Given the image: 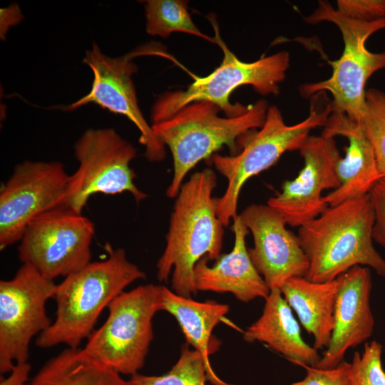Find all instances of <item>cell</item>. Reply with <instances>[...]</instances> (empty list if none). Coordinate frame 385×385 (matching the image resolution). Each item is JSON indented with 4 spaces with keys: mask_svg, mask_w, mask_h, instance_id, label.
I'll use <instances>...</instances> for the list:
<instances>
[{
    "mask_svg": "<svg viewBox=\"0 0 385 385\" xmlns=\"http://www.w3.org/2000/svg\"><path fill=\"white\" fill-rule=\"evenodd\" d=\"M160 310L176 319L186 342L199 351L207 366L212 369L209 357L218 349L217 344L220 342L212 338V332L229 312V306L212 299L195 301L163 286Z\"/></svg>",
    "mask_w": 385,
    "mask_h": 385,
    "instance_id": "44dd1931",
    "label": "cell"
},
{
    "mask_svg": "<svg viewBox=\"0 0 385 385\" xmlns=\"http://www.w3.org/2000/svg\"><path fill=\"white\" fill-rule=\"evenodd\" d=\"M269 106L267 101L260 99L240 116L220 117L217 113L221 110L213 103L195 101L170 118L151 125L173 156V175L166 190L167 196L175 198L191 169L224 145L229 148L232 155L239 153L242 138L263 126Z\"/></svg>",
    "mask_w": 385,
    "mask_h": 385,
    "instance_id": "277c9868",
    "label": "cell"
},
{
    "mask_svg": "<svg viewBox=\"0 0 385 385\" xmlns=\"http://www.w3.org/2000/svg\"><path fill=\"white\" fill-rule=\"evenodd\" d=\"M93 222L73 210L60 207L44 212L26 226L18 246L20 261L53 280L67 277L91 260Z\"/></svg>",
    "mask_w": 385,
    "mask_h": 385,
    "instance_id": "30bf717a",
    "label": "cell"
},
{
    "mask_svg": "<svg viewBox=\"0 0 385 385\" xmlns=\"http://www.w3.org/2000/svg\"><path fill=\"white\" fill-rule=\"evenodd\" d=\"M56 284L23 263L14 277L0 281V372H11L14 361L27 362L29 344L51 324L46 312Z\"/></svg>",
    "mask_w": 385,
    "mask_h": 385,
    "instance_id": "8fae6325",
    "label": "cell"
},
{
    "mask_svg": "<svg viewBox=\"0 0 385 385\" xmlns=\"http://www.w3.org/2000/svg\"><path fill=\"white\" fill-rule=\"evenodd\" d=\"M374 212L373 240L385 248V177H382L369 192Z\"/></svg>",
    "mask_w": 385,
    "mask_h": 385,
    "instance_id": "f1b7e54d",
    "label": "cell"
},
{
    "mask_svg": "<svg viewBox=\"0 0 385 385\" xmlns=\"http://www.w3.org/2000/svg\"><path fill=\"white\" fill-rule=\"evenodd\" d=\"M207 18L215 31V43L223 52L222 63L208 76L196 78L186 90L168 91L160 95L151 109L152 125L164 121L187 105L200 101L213 103L227 117L240 116L250 109L251 104H232L229 97L234 90L242 85H251L262 96L279 93V84L285 79L289 67V53L280 51L254 62L242 61L222 39L215 15L209 14Z\"/></svg>",
    "mask_w": 385,
    "mask_h": 385,
    "instance_id": "8992f818",
    "label": "cell"
},
{
    "mask_svg": "<svg viewBox=\"0 0 385 385\" xmlns=\"http://www.w3.org/2000/svg\"><path fill=\"white\" fill-rule=\"evenodd\" d=\"M154 47H141L123 56L110 57L93 42L87 50L83 62L93 74L88 93L65 107L74 111L88 103H95L107 111L125 116L138 129L139 143L145 148L144 155L151 163L162 161L166 155L165 145L154 133L138 105L132 76L138 71L133 59L145 54L159 53Z\"/></svg>",
    "mask_w": 385,
    "mask_h": 385,
    "instance_id": "7c38bea8",
    "label": "cell"
},
{
    "mask_svg": "<svg viewBox=\"0 0 385 385\" xmlns=\"http://www.w3.org/2000/svg\"><path fill=\"white\" fill-rule=\"evenodd\" d=\"M162 287L147 284L120 294L108 305L106 322L88 337L83 351L120 374L138 373L153 339V319L160 311Z\"/></svg>",
    "mask_w": 385,
    "mask_h": 385,
    "instance_id": "ba28073f",
    "label": "cell"
},
{
    "mask_svg": "<svg viewBox=\"0 0 385 385\" xmlns=\"http://www.w3.org/2000/svg\"><path fill=\"white\" fill-rule=\"evenodd\" d=\"M31 365L28 362L18 363L13 368L10 376L1 379L0 385H25L29 379Z\"/></svg>",
    "mask_w": 385,
    "mask_h": 385,
    "instance_id": "4dcf8cb0",
    "label": "cell"
},
{
    "mask_svg": "<svg viewBox=\"0 0 385 385\" xmlns=\"http://www.w3.org/2000/svg\"><path fill=\"white\" fill-rule=\"evenodd\" d=\"M374 224L368 193L329 206L299 227L297 237L309 264L304 277L314 282L331 281L357 265L385 277V259L373 244Z\"/></svg>",
    "mask_w": 385,
    "mask_h": 385,
    "instance_id": "7a4b0ae2",
    "label": "cell"
},
{
    "mask_svg": "<svg viewBox=\"0 0 385 385\" xmlns=\"http://www.w3.org/2000/svg\"><path fill=\"white\" fill-rule=\"evenodd\" d=\"M336 9L349 18L371 22L385 17V0H337Z\"/></svg>",
    "mask_w": 385,
    "mask_h": 385,
    "instance_id": "4316f807",
    "label": "cell"
},
{
    "mask_svg": "<svg viewBox=\"0 0 385 385\" xmlns=\"http://www.w3.org/2000/svg\"><path fill=\"white\" fill-rule=\"evenodd\" d=\"M74 154L78 162L70 175L64 207L82 213L95 194L115 195L129 192L137 202L148 197L134 180L130 166L136 157V148L113 128H89L77 140Z\"/></svg>",
    "mask_w": 385,
    "mask_h": 385,
    "instance_id": "9c48e42d",
    "label": "cell"
},
{
    "mask_svg": "<svg viewBox=\"0 0 385 385\" xmlns=\"http://www.w3.org/2000/svg\"><path fill=\"white\" fill-rule=\"evenodd\" d=\"M381 354L382 345L376 340L366 342L362 354L354 352L351 362V385H385Z\"/></svg>",
    "mask_w": 385,
    "mask_h": 385,
    "instance_id": "484cf974",
    "label": "cell"
},
{
    "mask_svg": "<svg viewBox=\"0 0 385 385\" xmlns=\"http://www.w3.org/2000/svg\"><path fill=\"white\" fill-rule=\"evenodd\" d=\"M304 20L310 24L322 21L335 24L342 34L344 48L339 59L329 61L333 69L331 76L324 81L301 85L300 95L310 98L319 92L329 91L332 96V111L344 113L357 121L365 108L367 80L375 72L385 68V50L373 53L366 46L372 34L385 29V17L371 22L357 21L322 0Z\"/></svg>",
    "mask_w": 385,
    "mask_h": 385,
    "instance_id": "52a82bcc",
    "label": "cell"
},
{
    "mask_svg": "<svg viewBox=\"0 0 385 385\" xmlns=\"http://www.w3.org/2000/svg\"><path fill=\"white\" fill-rule=\"evenodd\" d=\"M384 340H385V337H384Z\"/></svg>",
    "mask_w": 385,
    "mask_h": 385,
    "instance_id": "1f68e13d",
    "label": "cell"
},
{
    "mask_svg": "<svg viewBox=\"0 0 385 385\" xmlns=\"http://www.w3.org/2000/svg\"><path fill=\"white\" fill-rule=\"evenodd\" d=\"M322 134L342 135L349 141L344 158H339L335 168L340 185L324 196L327 203L334 206L369 193L382 176L372 145L359 123L344 113L332 111Z\"/></svg>",
    "mask_w": 385,
    "mask_h": 385,
    "instance_id": "ac0fdd59",
    "label": "cell"
},
{
    "mask_svg": "<svg viewBox=\"0 0 385 385\" xmlns=\"http://www.w3.org/2000/svg\"><path fill=\"white\" fill-rule=\"evenodd\" d=\"M24 16L17 4L0 9V38L4 40L10 27L16 25Z\"/></svg>",
    "mask_w": 385,
    "mask_h": 385,
    "instance_id": "f546056e",
    "label": "cell"
},
{
    "mask_svg": "<svg viewBox=\"0 0 385 385\" xmlns=\"http://www.w3.org/2000/svg\"><path fill=\"white\" fill-rule=\"evenodd\" d=\"M68 175L58 161L25 160L15 165L0 189V249L19 242L38 215L64 207Z\"/></svg>",
    "mask_w": 385,
    "mask_h": 385,
    "instance_id": "4fadbf2b",
    "label": "cell"
},
{
    "mask_svg": "<svg viewBox=\"0 0 385 385\" xmlns=\"http://www.w3.org/2000/svg\"><path fill=\"white\" fill-rule=\"evenodd\" d=\"M374 150L379 172L385 177V93L371 88L366 91V104L356 121Z\"/></svg>",
    "mask_w": 385,
    "mask_h": 385,
    "instance_id": "d4e9b609",
    "label": "cell"
},
{
    "mask_svg": "<svg viewBox=\"0 0 385 385\" xmlns=\"http://www.w3.org/2000/svg\"><path fill=\"white\" fill-rule=\"evenodd\" d=\"M187 342L182 345L177 362L165 374L148 376L138 373L130 376V385H205L209 380L214 385H232L220 379L209 368L202 354L191 349Z\"/></svg>",
    "mask_w": 385,
    "mask_h": 385,
    "instance_id": "603a6c76",
    "label": "cell"
},
{
    "mask_svg": "<svg viewBox=\"0 0 385 385\" xmlns=\"http://www.w3.org/2000/svg\"><path fill=\"white\" fill-rule=\"evenodd\" d=\"M332 111V100L325 91L310 98L309 115L294 125H287L278 107L270 106L263 126L243 138L239 153L211 156L216 170L227 180L224 194L215 198L217 214L225 226L237 216L238 199L245 183L275 164L285 152L299 150L312 129L325 126Z\"/></svg>",
    "mask_w": 385,
    "mask_h": 385,
    "instance_id": "5b68a950",
    "label": "cell"
},
{
    "mask_svg": "<svg viewBox=\"0 0 385 385\" xmlns=\"http://www.w3.org/2000/svg\"><path fill=\"white\" fill-rule=\"evenodd\" d=\"M334 329L317 368L333 369L344 361L346 351L369 339L374 332L371 308L372 281L369 267L357 265L339 276Z\"/></svg>",
    "mask_w": 385,
    "mask_h": 385,
    "instance_id": "2e32d148",
    "label": "cell"
},
{
    "mask_svg": "<svg viewBox=\"0 0 385 385\" xmlns=\"http://www.w3.org/2000/svg\"><path fill=\"white\" fill-rule=\"evenodd\" d=\"M145 29L151 36L167 38L173 32H183L204 38L215 43L210 37L193 23L188 12V1H145Z\"/></svg>",
    "mask_w": 385,
    "mask_h": 385,
    "instance_id": "cb8c5ba5",
    "label": "cell"
},
{
    "mask_svg": "<svg viewBox=\"0 0 385 385\" xmlns=\"http://www.w3.org/2000/svg\"><path fill=\"white\" fill-rule=\"evenodd\" d=\"M303 379L292 385H351V363L343 361L333 369H322L306 366Z\"/></svg>",
    "mask_w": 385,
    "mask_h": 385,
    "instance_id": "83f0119b",
    "label": "cell"
},
{
    "mask_svg": "<svg viewBox=\"0 0 385 385\" xmlns=\"http://www.w3.org/2000/svg\"><path fill=\"white\" fill-rule=\"evenodd\" d=\"M30 385H130L120 373L88 356L81 348L68 347L51 358Z\"/></svg>",
    "mask_w": 385,
    "mask_h": 385,
    "instance_id": "7402d4cb",
    "label": "cell"
},
{
    "mask_svg": "<svg viewBox=\"0 0 385 385\" xmlns=\"http://www.w3.org/2000/svg\"><path fill=\"white\" fill-rule=\"evenodd\" d=\"M146 274L130 262L124 249H108V256L91 262L56 284V317L36 339L42 349L64 344L77 348L94 331L99 316L133 282Z\"/></svg>",
    "mask_w": 385,
    "mask_h": 385,
    "instance_id": "3957f363",
    "label": "cell"
},
{
    "mask_svg": "<svg viewBox=\"0 0 385 385\" xmlns=\"http://www.w3.org/2000/svg\"><path fill=\"white\" fill-rule=\"evenodd\" d=\"M299 150L303 169L296 178L285 181L281 192L267 203L279 212L287 225L298 227L329 207L322 192L339 187L335 168L341 157L334 138L322 134L309 135Z\"/></svg>",
    "mask_w": 385,
    "mask_h": 385,
    "instance_id": "5bb4252c",
    "label": "cell"
},
{
    "mask_svg": "<svg viewBox=\"0 0 385 385\" xmlns=\"http://www.w3.org/2000/svg\"><path fill=\"white\" fill-rule=\"evenodd\" d=\"M239 216L253 237L254 247L248 249L251 260L270 290L306 275L308 258L279 212L267 204H251Z\"/></svg>",
    "mask_w": 385,
    "mask_h": 385,
    "instance_id": "9a60e30c",
    "label": "cell"
},
{
    "mask_svg": "<svg viewBox=\"0 0 385 385\" xmlns=\"http://www.w3.org/2000/svg\"><path fill=\"white\" fill-rule=\"evenodd\" d=\"M249 343L267 344L293 364L316 367L321 356L302 338L299 324L279 289L270 290L261 316L243 332Z\"/></svg>",
    "mask_w": 385,
    "mask_h": 385,
    "instance_id": "d6986e66",
    "label": "cell"
},
{
    "mask_svg": "<svg viewBox=\"0 0 385 385\" xmlns=\"http://www.w3.org/2000/svg\"><path fill=\"white\" fill-rule=\"evenodd\" d=\"M235 235L232 250L221 255L216 262L207 265V256L201 258L194 267L197 291L217 293L229 292L242 302L257 298L266 299L270 289L252 263L246 247L248 229L239 215L232 220Z\"/></svg>",
    "mask_w": 385,
    "mask_h": 385,
    "instance_id": "e0dca14e",
    "label": "cell"
},
{
    "mask_svg": "<svg viewBox=\"0 0 385 385\" xmlns=\"http://www.w3.org/2000/svg\"><path fill=\"white\" fill-rule=\"evenodd\" d=\"M339 286V277L323 282L294 277L279 288L302 327L313 336V346L317 350L327 348L331 339Z\"/></svg>",
    "mask_w": 385,
    "mask_h": 385,
    "instance_id": "ffe728a7",
    "label": "cell"
},
{
    "mask_svg": "<svg viewBox=\"0 0 385 385\" xmlns=\"http://www.w3.org/2000/svg\"><path fill=\"white\" fill-rule=\"evenodd\" d=\"M217 185L213 170L193 173L175 197L165 236V250L156 264L159 282H167L177 294L197 293L194 267L203 257L217 260L221 255L225 225L219 219L212 192Z\"/></svg>",
    "mask_w": 385,
    "mask_h": 385,
    "instance_id": "6da1fadb",
    "label": "cell"
}]
</instances>
